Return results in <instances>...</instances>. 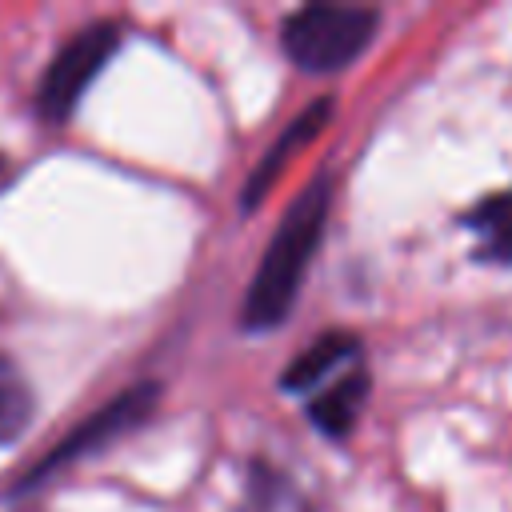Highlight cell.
Wrapping results in <instances>:
<instances>
[{
    "mask_svg": "<svg viewBox=\"0 0 512 512\" xmlns=\"http://www.w3.org/2000/svg\"><path fill=\"white\" fill-rule=\"evenodd\" d=\"M120 48V24L116 20H96L88 28H80L72 40H64L56 48V56L48 60L40 88H36V108L44 120L60 124L72 116V108L80 104L84 88L100 76V68L112 60V52Z\"/></svg>",
    "mask_w": 512,
    "mask_h": 512,
    "instance_id": "3",
    "label": "cell"
},
{
    "mask_svg": "<svg viewBox=\"0 0 512 512\" xmlns=\"http://www.w3.org/2000/svg\"><path fill=\"white\" fill-rule=\"evenodd\" d=\"M328 116H332V100L328 96H320V100H312L284 132H280V140L264 152V160H256V168H252V176L244 180V196H240V204L244 208H252V204H260L264 200V192L272 188V180L280 176V168L288 164V156H296L304 144H312L316 136H320V128L328 124Z\"/></svg>",
    "mask_w": 512,
    "mask_h": 512,
    "instance_id": "5",
    "label": "cell"
},
{
    "mask_svg": "<svg viewBox=\"0 0 512 512\" xmlns=\"http://www.w3.org/2000/svg\"><path fill=\"white\" fill-rule=\"evenodd\" d=\"M356 336H348V332H328V336H320V340H312L288 368H284V376H280V388L284 392H308V388H320L344 360H352L356 356Z\"/></svg>",
    "mask_w": 512,
    "mask_h": 512,
    "instance_id": "6",
    "label": "cell"
},
{
    "mask_svg": "<svg viewBox=\"0 0 512 512\" xmlns=\"http://www.w3.org/2000/svg\"><path fill=\"white\" fill-rule=\"evenodd\" d=\"M328 204H332V180L316 176L292 200V208L284 212L264 260H260V268H256V276L248 284L244 308H240V324L248 332H268L292 312L296 292L304 284V272H308V264H312V256L320 248Z\"/></svg>",
    "mask_w": 512,
    "mask_h": 512,
    "instance_id": "1",
    "label": "cell"
},
{
    "mask_svg": "<svg viewBox=\"0 0 512 512\" xmlns=\"http://www.w3.org/2000/svg\"><path fill=\"white\" fill-rule=\"evenodd\" d=\"M32 420V388L20 368L0 356V444H12Z\"/></svg>",
    "mask_w": 512,
    "mask_h": 512,
    "instance_id": "9",
    "label": "cell"
},
{
    "mask_svg": "<svg viewBox=\"0 0 512 512\" xmlns=\"http://www.w3.org/2000/svg\"><path fill=\"white\" fill-rule=\"evenodd\" d=\"M0 168H4V156H0Z\"/></svg>",
    "mask_w": 512,
    "mask_h": 512,
    "instance_id": "10",
    "label": "cell"
},
{
    "mask_svg": "<svg viewBox=\"0 0 512 512\" xmlns=\"http://www.w3.org/2000/svg\"><path fill=\"white\" fill-rule=\"evenodd\" d=\"M364 396H368V376L356 368L348 376H340L336 384H324L312 404H308V420L324 432V436H348L360 408H364Z\"/></svg>",
    "mask_w": 512,
    "mask_h": 512,
    "instance_id": "7",
    "label": "cell"
},
{
    "mask_svg": "<svg viewBox=\"0 0 512 512\" xmlns=\"http://www.w3.org/2000/svg\"><path fill=\"white\" fill-rule=\"evenodd\" d=\"M464 228H472L480 236V248H476L480 260L512 264V188L480 200L464 216Z\"/></svg>",
    "mask_w": 512,
    "mask_h": 512,
    "instance_id": "8",
    "label": "cell"
},
{
    "mask_svg": "<svg viewBox=\"0 0 512 512\" xmlns=\"http://www.w3.org/2000/svg\"><path fill=\"white\" fill-rule=\"evenodd\" d=\"M376 24H380L376 8L304 4L284 20L280 44L292 56V64L304 72H340L368 48Z\"/></svg>",
    "mask_w": 512,
    "mask_h": 512,
    "instance_id": "2",
    "label": "cell"
},
{
    "mask_svg": "<svg viewBox=\"0 0 512 512\" xmlns=\"http://www.w3.org/2000/svg\"><path fill=\"white\" fill-rule=\"evenodd\" d=\"M156 396H160V388L152 384V380H144V384H136V388H128V392H120V396H112L104 408H96L84 424H76L36 468H28L24 472V480L12 488V496H20V492H32L36 484H44L56 468H64V464H72V460H80V456H88V452H100L108 440H116V436H124L128 428H136L148 412H152V404H156Z\"/></svg>",
    "mask_w": 512,
    "mask_h": 512,
    "instance_id": "4",
    "label": "cell"
}]
</instances>
